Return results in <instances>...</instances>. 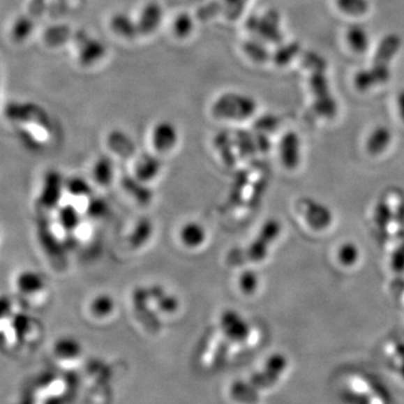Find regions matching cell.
Instances as JSON below:
<instances>
[{
  "mask_svg": "<svg viewBox=\"0 0 404 404\" xmlns=\"http://www.w3.org/2000/svg\"><path fill=\"white\" fill-rule=\"evenodd\" d=\"M256 101L254 98L241 92H225L219 96L211 106L214 117L220 121H246L255 114Z\"/></svg>",
  "mask_w": 404,
  "mask_h": 404,
  "instance_id": "obj_1",
  "label": "cell"
},
{
  "mask_svg": "<svg viewBox=\"0 0 404 404\" xmlns=\"http://www.w3.org/2000/svg\"><path fill=\"white\" fill-rule=\"evenodd\" d=\"M16 300L24 308L38 307L49 295V284L40 273L24 269L14 278Z\"/></svg>",
  "mask_w": 404,
  "mask_h": 404,
  "instance_id": "obj_2",
  "label": "cell"
},
{
  "mask_svg": "<svg viewBox=\"0 0 404 404\" xmlns=\"http://www.w3.org/2000/svg\"><path fill=\"white\" fill-rule=\"evenodd\" d=\"M246 27L248 32L264 42L281 43L283 40V35L280 29V15L274 9H271L262 16H250L246 22Z\"/></svg>",
  "mask_w": 404,
  "mask_h": 404,
  "instance_id": "obj_3",
  "label": "cell"
},
{
  "mask_svg": "<svg viewBox=\"0 0 404 404\" xmlns=\"http://www.w3.org/2000/svg\"><path fill=\"white\" fill-rule=\"evenodd\" d=\"M64 195L66 184L58 172L52 171L44 177L38 195V207L40 211H45V214L57 211L62 204Z\"/></svg>",
  "mask_w": 404,
  "mask_h": 404,
  "instance_id": "obj_4",
  "label": "cell"
},
{
  "mask_svg": "<svg viewBox=\"0 0 404 404\" xmlns=\"http://www.w3.org/2000/svg\"><path fill=\"white\" fill-rule=\"evenodd\" d=\"M219 328L227 341L235 345H244L250 339L252 329L246 319L234 309H226L219 317Z\"/></svg>",
  "mask_w": 404,
  "mask_h": 404,
  "instance_id": "obj_5",
  "label": "cell"
},
{
  "mask_svg": "<svg viewBox=\"0 0 404 404\" xmlns=\"http://www.w3.org/2000/svg\"><path fill=\"white\" fill-rule=\"evenodd\" d=\"M180 141L178 127L169 121L155 124L151 132V144L156 154H169Z\"/></svg>",
  "mask_w": 404,
  "mask_h": 404,
  "instance_id": "obj_6",
  "label": "cell"
},
{
  "mask_svg": "<svg viewBox=\"0 0 404 404\" xmlns=\"http://www.w3.org/2000/svg\"><path fill=\"white\" fill-rule=\"evenodd\" d=\"M79 53V61L86 66H92L100 62L107 54L105 44L97 38H92L84 31L79 32L75 38Z\"/></svg>",
  "mask_w": 404,
  "mask_h": 404,
  "instance_id": "obj_7",
  "label": "cell"
},
{
  "mask_svg": "<svg viewBox=\"0 0 404 404\" xmlns=\"http://www.w3.org/2000/svg\"><path fill=\"white\" fill-rule=\"evenodd\" d=\"M179 238L186 250H200L208 241V232L198 221H189L181 227Z\"/></svg>",
  "mask_w": 404,
  "mask_h": 404,
  "instance_id": "obj_8",
  "label": "cell"
},
{
  "mask_svg": "<svg viewBox=\"0 0 404 404\" xmlns=\"http://www.w3.org/2000/svg\"><path fill=\"white\" fill-rule=\"evenodd\" d=\"M163 170V163L158 160L156 155H142L135 163L134 178L141 181L142 184L156 180Z\"/></svg>",
  "mask_w": 404,
  "mask_h": 404,
  "instance_id": "obj_9",
  "label": "cell"
},
{
  "mask_svg": "<svg viewBox=\"0 0 404 404\" xmlns=\"http://www.w3.org/2000/svg\"><path fill=\"white\" fill-rule=\"evenodd\" d=\"M162 20H163V8L160 6V3L156 1L147 3L142 8L136 20L140 34H152L158 29Z\"/></svg>",
  "mask_w": 404,
  "mask_h": 404,
  "instance_id": "obj_10",
  "label": "cell"
},
{
  "mask_svg": "<svg viewBox=\"0 0 404 404\" xmlns=\"http://www.w3.org/2000/svg\"><path fill=\"white\" fill-rule=\"evenodd\" d=\"M110 24L114 34L124 40H134L140 34L137 22L125 13H116L112 15Z\"/></svg>",
  "mask_w": 404,
  "mask_h": 404,
  "instance_id": "obj_11",
  "label": "cell"
},
{
  "mask_svg": "<svg viewBox=\"0 0 404 404\" xmlns=\"http://www.w3.org/2000/svg\"><path fill=\"white\" fill-rule=\"evenodd\" d=\"M82 345L73 337H61L55 341L53 354L60 361H75L82 355Z\"/></svg>",
  "mask_w": 404,
  "mask_h": 404,
  "instance_id": "obj_12",
  "label": "cell"
},
{
  "mask_svg": "<svg viewBox=\"0 0 404 404\" xmlns=\"http://www.w3.org/2000/svg\"><path fill=\"white\" fill-rule=\"evenodd\" d=\"M89 313L96 320H107L114 315L117 306L110 294H98L89 304Z\"/></svg>",
  "mask_w": 404,
  "mask_h": 404,
  "instance_id": "obj_13",
  "label": "cell"
},
{
  "mask_svg": "<svg viewBox=\"0 0 404 404\" xmlns=\"http://www.w3.org/2000/svg\"><path fill=\"white\" fill-rule=\"evenodd\" d=\"M400 47H401V38L396 34L387 35L381 40L379 49L376 51L374 64L383 66H390L391 60L396 57Z\"/></svg>",
  "mask_w": 404,
  "mask_h": 404,
  "instance_id": "obj_14",
  "label": "cell"
},
{
  "mask_svg": "<svg viewBox=\"0 0 404 404\" xmlns=\"http://www.w3.org/2000/svg\"><path fill=\"white\" fill-rule=\"evenodd\" d=\"M107 143H108V147H110L112 152H115V154L124 156V158L132 156L136 151L132 138L121 130H114V132L110 133Z\"/></svg>",
  "mask_w": 404,
  "mask_h": 404,
  "instance_id": "obj_15",
  "label": "cell"
},
{
  "mask_svg": "<svg viewBox=\"0 0 404 404\" xmlns=\"http://www.w3.org/2000/svg\"><path fill=\"white\" fill-rule=\"evenodd\" d=\"M281 158L284 165L287 167H293L298 163L299 149L300 143L299 138L294 133H287L284 135L281 141Z\"/></svg>",
  "mask_w": 404,
  "mask_h": 404,
  "instance_id": "obj_16",
  "label": "cell"
},
{
  "mask_svg": "<svg viewBox=\"0 0 404 404\" xmlns=\"http://www.w3.org/2000/svg\"><path fill=\"white\" fill-rule=\"evenodd\" d=\"M92 174L98 184L103 186H110L115 175L112 160L108 158H98L93 165Z\"/></svg>",
  "mask_w": 404,
  "mask_h": 404,
  "instance_id": "obj_17",
  "label": "cell"
},
{
  "mask_svg": "<svg viewBox=\"0 0 404 404\" xmlns=\"http://www.w3.org/2000/svg\"><path fill=\"white\" fill-rule=\"evenodd\" d=\"M347 42L350 47L355 52L363 53L370 46V38L367 34L366 29L361 25H352L347 31Z\"/></svg>",
  "mask_w": 404,
  "mask_h": 404,
  "instance_id": "obj_18",
  "label": "cell"
},
{
  "mask_svg": "<svg viewBox=\"0 0 404 404\" xmlns=\"http://www.w3.org/2000/svg\"><path fill=\"white\" fill-rule=\"evenodd\" d=\"M153 225L149 219H143L135 227L132 234L129 236V244L134 248L144 246L152 237Z\"/></svg>",
  "mask_w": 404,
  "mask_h": 404,
  "instance_id": "obj_19",
  "label": "cell"
},
{
  "mask_svg": "<svg viewBox=\"0 0 404 404\" xmlns=\"http://www.w3.org/2000/svg\"><path fill=\"white\" fill-rule=\"evenodd\" d=\"M16 301L17 300H15L9 295H0V335L8 327L13 315L18 310Z\"/></svg>",
  "mask_w": 404,
  "mask_h": 404,
  "instance_id": "obj_20",
  "label": "cell"
},
{
  "mask_svg": "<svg viewBox=\"0 0 404 404\" xmlns=\"http://www.w3.org/2000/svg\"><path fill=\"white\" fill-rule=\"evenodd\" d=\"M243 50L250 60L257 63L267 62L269 59V50L267 46L264 45L263 42H260L258 40H246L243 44Z\"/></svg>",
  "mask_w": 404,
  "mask_h": 404,
  "instance_id": "obj_21",
  "label": "cell"
},
{
  "mask_svg": "<svg viewBox=\"0 0 404 404\" xmlns=\"http://www.w3.org/2000/svg\"><path fill=\"white\" fill-rule=\"evenodd\" d=\"M173 33L178 38H188L195 29V22L191 15L181 13L173 20Z\"/></svg>",
  "mask_w": 404,
  "mask_h": 404,
  "instance_id": "obj_22",
  "label": "cell"
},
{
  "mask_svg": "<svg viewBox=\"0 0 404 404\" xmlns=\"http://www.w3.org/2000/svg\"><path fill=\"white\" fill-rule=\"evenodd\" d=\"M391 141V133L385 127L376 128L371 135L370 140L367 142V147L371 153H380L389 145Z\"/></svg>",
  "mask_w": 404,
  "mask_h": 404,
  "instance_id": "obj_23",
  "label": "cell"
},
{
  "mask_svg": "<svg viewBox=\"0 0 404 404\" xmlns=\"http://www.w3.org/2000/svg\"><path fill=\"white\" fill-rule=\"evenodd\" d=\"M337 7L345 14L361 16L368 12V0H336Z\"/></svg>",
  "mask_w": 404,
  "mask_h": 404,
  "instance_id": "obj_24",
  "label": "cell"
},
{
  "mask_svg": "<svg viewBox=\"0 0 404 404\" xmlns=\"http://www.w3.org/2000/svg\"><path fill=\"white\" fill-rule=\"evenodd\" d=\"M300 51H301L300 44L290 43L276 50V53L273 55V60L276 62V66H287L290 61L300 53Z\"/></svg>",
  "mask_w": 404,
  "mask_h": 404,
  "instance_id": "obj_25",
  "label": "cell"
},
{
  "mask_svg": "<svg viewBox=\"0 0 404 404\" xmlns=\"http://www.w3.org/2000/svg\"><path fill=\"white\" fill-rule=\"evenodd\" d=\"M310 87L315 98L327 97L330 93L329 82L324 72H313L310 77Z\"/></svg>",
  "mask_w": 404,
  "mask_h": 404,
  "instance_id": "obj_26",
  "label": "cell"
},
{
  "mask_svg": "<svg viewBox=\"0 0 404 404\" xmlns=\"http://www.w3.org/2000/svg\"><path fill=\"white\" fill-rule=\"evenodd\" d=\"M258 278L255 272L253 271H244L238 276L237 285L238 289L243 294L250 295L257 291Z\"/></svg>",
  "mask_w": 404,
  "mask_h": 404,
  "instance_id": "obj_27",
  "label": "cell"
},
{
  "mask_svg": "<svg viewBox=\"0 0 404 404\" xmlns=\"http://www.w3.org/2000/svg\"><path fill=\"white\" fill-rule=\"evenodd\" d=\"M315 110L318 112L319 115L324 117H334L337 112V103L333 96L327 97L315 98Z\"/></svg>",
  "mask_w": 404,
  "mask_h": 404,
  "instance_id": "obj_28",
  "label": "cell"
},
{
  "mask_svg": "<svg viewBox=\"0 0 404 404\" xmlns=\"http://www.w3.org/2000/svg\"><path fill=\"white\" fill-rule=\"evenodd\" d=\"M354 82H355L356 88L361 90V91H366V90L371 89L375 84H379L377 77H376L375 73L373 72L372 68L359 71L355 75Z\"/></svg>",
  "mask_w": 404,
  "mask_h": 404,
  "instance_id": "obj_29",
  "label": "cell"
},
{
  "mask_svg": "<svg viewBox=\"0 0 404 404\" xmlns=\"http://www.w3.org/2000/svg\"><path fill=\"white\" fill-rule=\"evenodd\" d=\"M302 63L313 72H324V69L327 66L324 59L313 52L304 53V57H302Z\"/></svg>",
  "mask_w": 404,
  "mask_h": 404,
  "instance_id": "obj_30",
  "label": "cell"
},
{
  "mask_svg": "<svg viewBox=\"0 0 404 404\" xmlns=\"http://www.w3.org/2000/svg\"><path fill=\"white\" fill-rule=\"evenodd\" d=\"M223 1L226 7L227 15L232 20H236L241 12H244L245 6L248 3V0H223Z\"/></svg>",
  "mask_w": 404,
  "mask_h": 404,
  "instance_id": "obj_31",
  "label": "cell"
},
{
  "mask_svg": "<svg viewBox=\"0 0 404 404\" xmlns=\"http://www.w3.org/2000/svg\"><path fill=\"white\" fill-rule=\"evenodd\" d=\"M278 119L274 116H263L256 121V128L260 129L261 132H271L276 128Z\"/></svg>",
  "mask_w": 404,
  "mask_h": 404,
  "instance_id": "obj_32",
  "label": "cell"
},
{
  "mask_svg": "<svg viewBox=\"0 0 404 404\" xmlns=\"http://www.w3.org/2000/svg\"><path fill=\"white\" fill-rule=\"evenodd\" d=\"M355 256V250H352V247H347V248H344V250H343V253H341V258H343L345 262H347V263H350V262L354 261Z\"/></svg>",
  "mask_w": 404,
  "mask_h": 404,
  "instance_id": "obj_33",
  "label": "cell"
},
{
  "mask_svg": "<svg viewBox=\"0 0 404 404\" xmlns=\"http://www.w3.org/2000/svg\"><path fill=\"white\" fill-rule=\"evenodd\" d=\"M398 105L400 116H401L402 121H404V90H402V91L398 93Z\"/></svg>",
  "mask_w": 404,
  "mask_h": 404,
  "instance_id": "obj_34",
  "label": "cell"
}]
</instances>
